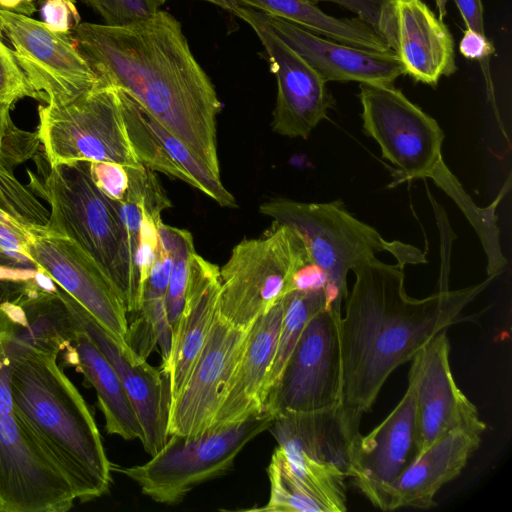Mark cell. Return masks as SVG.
<instances>
[{
  "mask_svg": "<svg viewBox=\"0 0 512 512\" xmlns=\"http://www.w3.org/2000/svg\"><path fill=\"white\" fill-rule=\"evenodd\" d=\"M99 80L132 96L216 177L222 104L181 23L158 10L126 26L80 22L71 31Z\"/></svg>",
  "mask_w": 512,
  "mask_h": 512,
  "instance_id": "1",
  "label": "cell"
},
{
  "mask_svg": "<svg viewBox=\"0 0 512 512\" xmlns=\"http://www.w3.org/2000/svg\"><path fill=\"white\" fill-rule=\"evenodd\" d=\"M405 265L375 256L351 270L355 281L338 323L341 404L362 414L370 411L391 373L436 334L463 320L464 309L493 279L457 290L442 285L417 299L406 292Z\"/></svg>",
  "mask_w": 512,
  "mask_h": 512,
  "instance_id": "2",
  "label": "cell"
},
{
  "mask_svg": "<svg viewBox=\"0 0 512 512\" xmlns=\"http://www.w3.org/2000/svg\"><path fill=\"white\" fill-rule=\"evenodd\" d=\"M5 336L16 416L65 474L76 499L101 497L109 490L112 465L83 396L56 353Z\"/></svg>",
  "mask_w": 512,
  "mask_h": 512,
  "instance_id": "3",
  "label": "cell"
},
{
  "mask_svg": "<svg viewBox=\"0 0 512 512\" xmlns=\"http://www.w3.org/2000/svg\"><path fill=\"white\" fill-rule=\"evenodd\" d=\"M36 194L50 207L46 229L82 248L108 278L127 315H135L138 279L119 201L99 188L91 162L49 165Z\"/></svg>",
  "mask_w": 512,
  "mask_h": 512,
  "instance_id": "4",
  "label": "cell"
},
{
  "mask_svg": "<svg viewBox=\"0 0 512 512\" xmlns=\"http://www.w3.org/2000/svg\"><path fill=\"white\" fill-rule=\"evenodd\" d=\"M259 212L302 236L311 261L327 276L332 307L339 313L349 292L348 273L357 264L384 251L406 264L425 262L420 250L387 241L375 228L355 218L340 200L307 203L273 198L262 203Z\"/></svg>",
  "mask_w": 512,
  "mask_h": 512,
  "instance_id": "5",
  "label": "cell"
},
{
  "mask_svg": "<svg viewBox=\"0 0 512 512\" xmlns=\"http://www.w3.org/2000/svg\"><path fill=\"white\" fill-rule=\"evenodd\" d=\"M312 262L302 236L273 221L262 236L244 239L219 268V315L248 330L256 319L291 292L297 271Z\"/></svg>",
  "mask_w": 512,
  "mask_h": 512,
  "instance_id": "6",
  "label": "cell"
},
{
  "mask_svg": "<svg viewBox=\"0 0 512 512\" xmlns=\"http://www.w3.org/2000/svg\"><path fill=\"white\" fill-rule=\"evenodd\" d=\"M274 416L267 411L241 422L196 435H169L144 464L120 467L155 502L175 505L196 486L227 473L242 449L268 430Z\"/></svg>",
  "mask_w": 512,
  "mask_h": 512,
  "instance_id": "7",
  "label": "cell"
},
{
  "mask_svg": "<svg viewBox=\"0 0 512 512\" xmlns=\"http://www.w3.org/2000/svg\"><path fill=\"white\" fill-rule=\"evenodd\" d=\"M362 415L340 404L311 412H283L268 428L292 469L329 512L347 510L345 481L351 477V450Z\"/></svg>",
  "mask_w": 512,
  "mask_h": 512,
  "instance_id": "8",
  "label": "cell"
},
{
  "mask_svg": "<svg viewBox=\"0 0 512 512\" xmlns=\"http://www.w3.org/2000/svg\"><path fill=\"white\" fill-rule=\"evenodd\" d=\"M37 134L49 165L75 161L143 166L130 143L117 89L99 85L62 105H41Z\"/></svg>",
  "mask_w": 512,
  "mask_h": 512,
  "instance_id": "9",
  "label": "cell"
},
{
  "mask_svg": "<svg viewBox=\"0 0 512 512\" xmlns=\"http://www.w3.org/2000/svg\"><path fill=\"white\" fill-rule=\"evenodd\" d=\"M362 123L366 135L392 163L396 182L432 178L445 166L444 133L434 118L390 83H359Z\"/></svg>",
  "mask_w": 512,
  "mask_h": 512,
  "instance_id": "10",
  "label": "cell"
},
{
  "mask_svg": "<svg viewBox=\"0 0 512 512\" xmlns=\"http://www.w3.org/2000/svg\"><path fill=\"white\" fill-rule=\"evenodd\" d=\"M341 315L326 307L310 318L267 396L265 411L275 417L283 412H311L341 404Z\"/></svg>",
  "mask_w": 512,
  "mask_h": 512,
  "instance_id": "11",
  "label": "cell"
},
{
  "mask_svg": "<svg viewBox=\"0 0 512 512\" xmlns=\"http://www.w3.org/2000/svg\"><path fill=\"white\" fill-rule=\"evenodd\" d=\"M0 33L9 44L37 99L62 105L104 85L69 33L41 20L0 9Z\"/></svg>",
  "mask_w": 512,
  "mask_h": 512,
  "instance_id": "12",
  "label": "cell"
},
{
  "mask_svg": "<svg viewBox=\"0 0 512 512\" xmlns=\"http://www.w3.org/2000/svg\"><path fill=\"white\" fill-rule=\"evenodd\" d=\"M74 490L16 416L0 412V512H66Z\"/></svg>",
  "mask_w": 512,
  "mask_h": 512,
  "instance_id": "13",
  "label": "cell"
},
{
  "mask_svg": "<svg viewBox=\"0 0 512 512\" xmlns=\"http://www.w3.org/2000/svg\"><path fill=\"white\" fill-rule=\"evenodd\" d=\"M25 256L35 269L74 298L124 348L128 319L114 287L74 241L46 227L30 231Z\"/></svg>",
  "mask_w": 512,
  "mask_h": 512,
  "instance_id": "14",
  "label": "cell"
},
{
  "mask_svg": "<svg viewBox=\"0 0 512 512\" xmlns=\"http://www.w3.org/2000/svg\"><path fill=\"white\" fill-rule=\"evenodd\" d=\"M254 30L277 80L272 129L289 138L307 139L333 107L326 81L297 52L283 42L255 13L238 5L231 11Z\"/></svg>",
  "mask_w": 512,
  "mask_h": 512,
  "instance_id": "15",
  "label": "cell"
},
{
  "mask_svg": "<svg viewBox=\"0 0 512 512\" xmlns=\"http://www.w3.org/2000/svg\"><path fill=\"white\" fill-rule=\"evenodd\" d=\"M411 360L408 385L415 397L418 454L454 430L482 434L485 422L453 378L446 330L436 334Z\"/></svg>",
  "mask_w": 512,
  "mask_h": 512,
  "instance_id": "16",
  "label": "cell"
},
{
  "mask_svg": "<svg viewBox=\"0 0 512 512\" xmlns=\"http://www.w3.org/2000/svg\"><path fill=\"white\" fill-rule=\"evenodd\" d=\"M248 331L217 313L184 386L171 402L168 435H196L211 428Z\"/></svg>",
  "mask_w": 512,
  "mask_h": 512,
  "instance_id": "17",
  "label": "cell"
},
{
  "mask_svg": "<svg viewBox=\"0 0 512 512\" xmlns=\"http://www.w3.org/2000/svg\"><path fill=\"white\" fill-rule=\"evenodd\" d=\"M417 454L415 397L408 385L400 402L376 428L356 436L350 478L375 507L389 511L394 484Z\"/></svg>",
  "mask_w": 512,
  "mask_h": 512,
  "instance_id": "18",
  "label": "cell"
},
{
  "mask_svg": "<svg viewBox=\"0 0 512 512\" xmlns=\"http://www.w3.org/2000/svg\"><path fill=\"white\" fill-rule=\"evenodd\" d=\"M66 300L77 324L93 339L117 372L140 422V441L145 451L154 455L169 437L171 390L168 374L121 346L68 293Z\"/></svg>",
  "mask_w": 512,
  "mask_h": 512,
  "instance_id": "19",
  "label": "cell"
},
{
  "mask_svg": "<svg viewBox=\"0 0 512 512\" xmlns=\"http://www.w3.org/2000/svg\"><path fill=\"white\" fill-rule=\"evenodd\" d=\"M376 31L416 81L434 86L457 70L451 33L421 0H385Z\"/></svg>",
  "mask_w": 512,
  "mask_h": 512,
  "instance_id": "20",
  "label": "cell"
},
{
  "mask_svg": "<svg viewBox=\"0 0 512 512\" xmlns=\"http://www.w3.org/2000/svg\"><path fill=\"white\" fill-rule=\"evenodd\" d=\"M116 89L130 143L143 166L193 186L220 206L237 207L235 197L225 188L221 178L216 177L132 96Z\"/></svg>",
  "mask_w": 512,
  "mask_h": 512,
  "instance_id": "21",
  "label": "cell"
},
{
  "mask_svg": "<svg viewBox=\"0 0 512 512\" xmlns=\"http://www.w3.org/2000/svg\"><path fill=\"white\" fill-rule=\"evenodd\" d=\"M255 13L326 82L393 84L405 74L401 61L393 51L379 52L350 46L261 11L255 10Z\"/></svg>",
  "mask_w": 512,
  "mask_h": 512,
  "instance_id": "22",
  "label": "cell"
},
{
  "mask_svg": "<svg viewBox=\"0 0 512 512\" xmlns=\"http://www.w3.org/2000/svg\"><path fill=\"white\" fill-rule=\"evenodd\" d=\"M219 267L194 252L182 312L172 333L171 349L161 369L170 380L171 402L184 386L218 313Z\"/></svg>",
  "mask_w": 512,
  "mask_h": 512,
  "instance_id": "23",
  "label": "cell"
},
{
  "mask_svg": "<svg viewBox=\"0 0 512 512\" xmlns=\"http://www.w3.org/2000/svg\"><path fill=\"white\" fill-rule=\"evenodd\" d=\"M282 315L281 299L250 327L244 351L210 429L235 424L265 411V385L276 353Z\"/></svg>",
  "mask_w": 512,
  "mask_h": 512,
  "instance_id": "24",
  "label": "cell"
},
{
  "mask_svg": "<svg viewBox=\"0 0 512 512\" xmlns=\"http://www.w3.org/2000/svg\"><path fill=\"white\" fill-rule=\"evenodd\" d=\"M481 443V434L451 431L419 453L394 484L390 509H429L440 488L456 478Z\"/></svg>",
  "mask_w": 512,
  "mask_h": 512,
  "instance_id": "25",
  "label": "cell"
},
{
  "mask_svg": "<svg viewBox=\"0 0 512 512\" xmlns=\"http://www.w3.org/2000/svg\"><path fill=\"white\" fill-rule=\"evenodd\" d=\"M12 106L0 100V209L30 233L46 226L49 210L31 184H24L16 176V171L34 158L41 144L37 131H25L14 124Z\"/></svg>",
  "mask_w": 512,
  "mask_h": 512,
  "instance_id": "26",
  "label": "cell"
},
{
  "mask_svg": "<svg viewBox=\"0 0 512 512\" xmlns=\"http://www.w3.org/2000/svg\"><path fill=\"white\" fill-rule=\"evenodd\" d=\"M76 326L65 359L75 365L95 389L107 433L124 440L141 439L140 422L117 372L77 321Z\"/></svg>",
  "mask_w": 512,
  "mask_h": 512,
  "instance_id": "27",
  "label": "cell"
},
{
  "mask_svg": "<svg viewBox=\"0 0 512 512\" xmlns=\"http://www.w3.org/2000/svg\"><path fill=\"white\" fill-rule=\"evenodd\" d=\"M172 265L168 247L160 240L155 261L144 285L138 312L128 325L126 342L143 359L158 348L164 365L170 354L172 330L166 311V294Z\"/></svg>",
  "mask_w": 512,
  "mask_h": 512,
  "instance_id": "28",
  "label": "cell"
},
{
  "mask_svg": "<svg viewBox=\"0 0 512 512\" xmlns=\"http://www.w3.org/2000/svg\"><path fill=\"white\" fill-rule=\"evenodd\" d=\"M265 14L286 20L316 35L350 46L392 51L381 35L358 17L336 18L324 13L310 0H233Z\"/></svg>",
  "mask_w": 512,
  "mask_h": 512,
  "instance_id": "29",
  "label": "cell"
},
{
  "mask_svg": "<svg viewBox=\"0 0 512 512\" xmlns=\"http://www.w3.org/2000/svg\"><path fill=\"white\" fill-rule=\"evenodd\" d=\"M282 303L283 315L276 353L265 385L266 399L276 384L307 322L317 312L326 307H332L326 288L313 291H292L282 298Z\"/></svg>",
  "mask_w": 512,
  "mask_h": 512,
  "instance_id": "30",
  "label": "cell"
},
{
  "mask_svg": "<svg viewBox=\"0 0 512 512\" xmlns=\"http://www.w3.org/2000/svg\"><path fill=\"white\" fill-rule=\"evenodd\" d=\"M270 497L263 507L248 511L329 512L327 505L292 469L285 453L277 446L267 469Z\"/></svg>",
  "mask_w": 512,
  "mask_h": 512,
  "instance_id": "31",
  "label": "cell"
},
{
  "mask_svg": "<svg viewBox=\"0 0 512 512\" xmlns=\"http://www.w3.org/2000/svg\"><path fill=\"white\" fill-rule=\"evenodd\" d=\"M159 238L168 247L172 257L169 284L166 294V311L173 333L179 321L184 304L190 258L196 251L192 235L185 229L171 227L160 222Z\"/></svg>",
  "mask_w": 512,
  "mask_h": 512,
  "instance_id": "32",
  "label": "cell"
},
{
  "mask_svg": "<svg viewBox=\"0 0 512 512\" xmlns=\"http://www.w3.org/2000/svg\"><path fill=\"white\" fill-rule=\"evenodd\" d=\"M109 26H126L152 17L161 7L157 0H84Z\"/></svg>",
  "mask_w": 512,
  "mask_h": 512,
  "instance_id": "33",
  "label": "cell"
},
{
  "mask_svg": "<svg viewBox=\"0 0 512 512\" xmlns=\"http://www.w3.org/2000/svg\"><path fill=\"white\" fill-rule=\"evenodd\" d=\"M37 96L0 33V100L14 105L20 99Z\"/></svg>",
  "mask_w": 512,
  "mask_h": 512,
  "instance_id": "34",
  "label": "cell"
},
{
  "mask_svg": "<svg viewBox=\"0 0 512 512\" xmlns=\"http://www.w3.org/2000/svg\"><path fill=\"white\" fill-rule=\"evenodd\" d=\"M160 222H162V220L150 215L145 210L142 203V221L139 232V242L134 261L138 279L140 302L144 285L148 279L152 265L156 258L159 246Z\"/></svg>",
  "mask_w": 512,
  "mask_h": 512,
  "instance_id": "35",
  "label": "cell"
},
{
  "mask_svg": "<svg viewBox=\"0 0 512 512\" xmlns=\"http://www.w3.org/2000/svg\"><path fill=\"white\" fill-rule=\"evenodd\" d=\"M91 171L95 182L108 197L123 200L129 184L124 166L111 162H91Z\"/></svg>",
  "mask_w": 512,
  "mask_h": 512,
  "instance_id": "36",
  "label": "cell"
},
{
  "mask_svg": "<svg viewBox=\"0 0 512 512\" xmlns=\"http://www.w3.org/2000/svg\"><path fill=\"white\" fill-rule=\"evenodd\" d=\"M40 15L41 21L53 32L69 33L81 22L76 3L67 0H44Z\"/></svg>",
  "mask_w": 512,
  "mask_h": 512,
  "instance_id": "37",
  "label": "cell"
},
{
  "mask_svg": "<svg viewBox=\"0 0 512 512\" xmlns=\"http://www.w3.org/2000/svg\"><path fill=\"white\" fill-rule=\"evenodd\" d=\"M459 50L464 57L480 62L490 98L493 99L489 61L491 55L495 53V48L491 41L485 34L466 29L459 43Z\"/></svg>",
  "mask_w": 512,
  "mask_h": 512,
  "instance_id": "38",
  "label": "cell"
},
{
  "mask_svg": "<svg viewBox=\"0 0 512 512\" xmlns=\"http://www.w3.org/2000/svg\"><path fill=\"white\" fill-rule=\"evenodd\" d=\"M30 237L23 226L0 209V254L18 256L29 261L25 252Z\"/></svg>",
  "mask_w": 512,
  "mask_h": 512,
  "instance_id": "39",
  "label": "cell"
},
{
  "mask_svg": "<svg viewBox=\"0 0 512 512\" xmlns=\"http://www.w3.org/2000/svg\"><path fill=\"white\" fill-rule=\"evenodd\" d=\"M437 10L438 18L443 20L446 15V5L449 0H434ZM459 9V12L464 20L466 29L474 30L480 34L484 32L483 20V5L481 0H453Z\"/></svg>",
  "mask_w": 512,
  "mask_h": 512,
  "instance_id": "40",
  "label": "cell"
},
{
  "mask_svg": "<svg viewBox=\"0 0 512 512\" xmlns=\"http://www.w3.org/2000/svg\"><path fill=\"white\" fill-rule=\"evenodd\" d=\"M317 2H333L352 11L359 19L376 30L381 9L385 0H310Z\"/></svg>",
  "mask_w": 512,
  "mask_h": 512,
  "instance_id": "41",
  "label": "cell"
},
{
  "mask_svg": "<svg viewBox=\"0 0 512 512\" xmlns=\"http://www.w3.org/2000/svg\"><path fill=\"white\" fill-rule=\"evenodd\" d=\"M328 287V279L325 272L313 262H309L300 268L292 280V291H313Z\"/></svg>",
  "mask_w": 512,
  "mask_h": 512,
  "instance_id": "42",
  "label": "cell"
},
{
  "mask_svg": "<svg viewBox=\"0 0 512 512\" xmlns=\"http://www.w3.org/2000/svg\"><path fill=\"white\" fill-rule=\"evenodd\" d=\"M0 9L32 17L36 0H0Z\"/></svg>",
  "mask_w": 512,
  "mask_h": 512,
  "instance_id": "43",
  "label": "cell"
},
{
  "mask_svg": "<svg viewBox=\"0 0 512 512\" xmlns=\"http://www.w3.org/2000/svg\"><path fill=\"white\" fill-rule=\"evenodd\" d=\"M167 0H157V2L162 6ZM219 6L228 11H232L236 6V3L233 0H204Z\"/></svg>",
  "mask_w": 512,
  "mask_h": 512,
  "instance_id": "44",
  "label": "cell"
},
{
  "mask_svg": "<svg viewBox=\"0 0 512 512\" xmlns=\"http://www.w3.org/2000/svg\"><path fill=\"white\" fill-rule=\"evenodd\" d=\"M70 3H75V0H67Z\"/></svg>",
  "mask_w": 512,
  "mask_h": 512,
  "instance_id": "45",
  "label": "cell"
},
{
  "mask_svg": "<svg viewBox=\"0 0 512 512\" xmlns=\"http://www.w3.org/2000/svg\"><path fill=\"white\" fill-rule=\"evenodd\" d=\"M84 2V0H82Z\"/></svg>",
  "mask_w": 512,
  "mask_h": 512,
  "instance_id": "46",
  "label": "cell"
}]
</instances>
